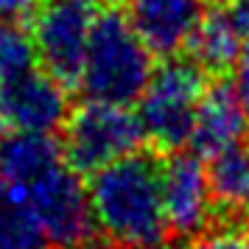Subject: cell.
<instances>
[{
    "label": "cell",
    "mask_w": 249,
    "mask_h": 249,
    "mask_svg": "<svg viewBox=\"0 0 249 249\" xmlns=\"http://www.w3.org/2000/svg\"><path fill=\"white\" fill-rule=\"evenodd\" d=\"M157 249H174V247H157Z\"/></svg>",
    "instance_id": "obj_20"
},
{
    "label": "cell",
    "mask_w": 249,
    "mask_h": 249,
    "mask_svg": "<svg viewBox=\"0 0 249 249\" xmlns=\"http://www.w3.org/2000/svg\"><path fill=\"white\" fill-rule=\"evenodd\" d=\"M95 227L112 249H157L168 232L162 207V160L135 151L90 179Z\"/></svg>",
    "instance_id": "obj_1"
},
{
    "label": "cell",
    "mask_w": 249,
    "mask_h": 249,
    "mask_svg": "<svg viewBox=\"0 0 249 249\" xmlns=\"http://www.w3.org/2000/svg\"><path fill=\"white\" fill-rule=\"evenodd\" d=\"M104 12V0H42L34 20L39 62L65 87L79 84L92 28Z\"/></svg>",
    "instance_id": "obj_5"
},
{
    "label": "cell",
    "mask_w": 249,
    "mask_h": 249,
    "mask_svg": "<svg viewBox=\"0 0 249 249\" xmlns=\"http://www.w3.org/2000/svg\"><path fill=\"white\" fill-rule=\"evenodd\" d=\"M202 3H207V6H221V3H230V0H202Z\"/></svg>",
    "instance_id": "obj_19"
},
{
    "label": "cell",
    "mask_w": 249,
    "mask_h": 249,
    "mask_svg": "<svg viewBox=\"0 0 249 249\" xmlns=\"http://www.w3.org/2000/svg\"><path fill=\"white\" fill-rule=\"evenodd\" d=\"M249 39V0H230L215 6L213 12L202 17L191 39L193 62L202 70H221L235 68L241 51Z\"/></svg>",
    "instance_id": "obj_10"
},
{
    "label": "cell",
    "mask_w": 249,
    "mask_h": 249,
    "mask_svg": "<svg viewBox=\"0 0 249 249\" xmlns=\"http://www.w3.org/2000/svg\"><path fill=\"white\" fill-rule=\"evenodd\" d=\"M196 249H249V227L227 224L218 230H207L202 232Z\"/></svg>",
    "instance_id": "obj_16"
},
{
    "label": "cell",
    "mask_w": 249,
    "mask_h": 249,
    "mask_svg": "<svg viewBox=\"0 0 249 249\" xmlns=\"http://www.w3.org/2000/svg\"><path fill=\"white\" fill-rule=\"evenodd\" d=\"M207 179L218 210L230 215H249V137L210 157Z\"/></svg>",
    "instance_id": "obj_13"
},
{
    "label": "cell",
    "mask_w": 249,
    "mask_h": 249,
    "mask_svg": "<svg viewBox=\"0 0 249 249\" xmlns=\"http://www.w3.org/2000/svg\"><path fill=\"white\" fill-rule=\"evenodd\" d=\"M232 87H235L238 98H241V104H244V109H247V115H249V39H247V45H244V51H241V56H238V62H235Z\"/></svg>",
    "instance_id": "obj_18"
},
{
    "label": "cell",
    "mask_w": 249,
    "mask_h": 249,
    "mask_svg": "<svg viewBox=\"0 0 249 249\" xmlns=\"http://www.w3.org/2000/svg\"><path fill=\"white\" fill-rule=\"evenodd\" d=\"M204 92L202 68L188 59L168 56L160 65L146 90L140 92L137 118L151 146L160 151H177L191 143L196 107Z\"/></svg>",
    "instance_id": "obj_3"
},
{
    "label": "cell",
    "mask_w": 249,
    "mask_h": 249,
    "mask_svg": "<svg viewBox=\"0 0 249 249\" xmlns=\"http://www.w3.org/2000/svg\"><path fill=\"white\" fill-rule=\"evenodd\" d=\"M36 210L45 241L53 249H92L95 247V215L90 191L81 185V174L68 160L48 171L42 179L25 188Z\"/></svg>",
    "instance_id": "obj_6"
},
{
    "label": "cell",
    "mask_w": 249,
    "mask_h": 249,
    "mask_svg": "<svg viewBox=\"0 0 249 249\" xmlns=\"http://www.w3.org/2000/svg\"><path fill=\"white\" fill-rule=\"evenodd\" d=\"M45 244L28 191L0 174V249H45Z\"/></svg>",
    "instance_id": "obj_14"
},
{
    "label": "cell",
    "mask_w": 249,
    "mask_h": 249,
    "mask_svg": "<svg viewBox=\"0 0 249 249\" xmlns=\"http://www.w3.org/2000/svg\"><path fill=\"white\" fill-rule=\"evenodd\" d=\"M162 207L168 230L179 238H196L207 232L213 218V191L202 157L193 151H171L162 162Z\"/></svg>",
    "instance_id": "obj_8"
},
{
    "label": "cell",
    "mask_w": 249,
    "mask_h": 249,
    "mask_svg": "<svg viewBox=\"0 0 249 249\" xmlns=\"http://www.w3.org/2000/svg\"><path fill=\"white\" fill-rule=\"evenodd\" d=\"M143 140V124L126 104L90 98L68 118L62 148L70 168L92 177L104 165L140 151Z\"/></svg>",
    "instance_id": "obj_4"
},
{
    "label": "cell",
    "mask_w": 249,
    "mask_h": 249,
    "mask_svg": "<svg viewBox=\"0 0 249 249\" xmlns=\"http://www.w3.org/2000/svg\"><path fill=\"white\" fill-rule=\"evenodd\" d=\"M249 115L244 104L238 98L232 84L215 81L210 87H204L196 118H193V132H191V146L199 157H213L221 148L232 146L238 140L247 137Z\"/></svg>",
    "instance_id": "obj_11"
},
{
    "label": "cell",
    "mask_w": 249,
    "mask_h": 249,
    "mask_svg": "<svg viewBox=\"0 0 249 249\" xmlns=\"http://www.w3.org/2000/svg\"><path fill=\"white\" fill-rule=\"evenodd\" d=\"M151 73V51L132 28L126 12L104 9L92 28L79 79L87 98L115 104L137 101Z\"/></svg>",
    "instance_id": "obj_2"
},
{
    "label": "cell",
    "mask_w": 249,
    "mask_h": 249,
    "mask_svg": "<svg viewBox=\"0 0 249 249\" xmlns=\"http://www.w3.org/2000/svg\"><path fill=\"white\" fill-rule=\"evenodd\" d=\"M36 59L39 53L34 34H28L17 23H0V81L34 70Z\"/></svg>",
    "instance_id": "obj_15"
},
{
    "label": "cell",
    "mask_w": 249,
    "mask_h": 249,
    "mask_svg": "<svg viewBox=\"0 0 249 249\" xmlns=\"http://www.w3.org/2000/svg\"><path fill=\"white\" fill-rule=\"evenodd\" d=\"M42 0H0V23H20L39 9Z\"/></svg>",
    "instance_id": "obj_17"
},
{
    "label": "cell",
    "mask_w": 249,
    "mask_h": 249,
    "mask_svg": "<svg viewBox=\"0 0 249 249\" xmlns=\"http://www.w3.org/2000/svg\"><path fill=\"white\" fill-rule=\"evenodd\" d=\"M68 87L42 70L0 81V132L53 135L68 121Z\"/></svg>",
    "instance_id": "obj_7"
},
{
    "label": "cell",
    "mask_w": 249,
    "mask_h": 249,
    "mask_svg": "<svg viewBox=\"0 0 249 249\" xmlns=\"http://www.w3.org/2000/svg\"><path fill=\"white\" fill-rule=\"evenodd\" d=\"M126 17L157 56H177L202 23V0H126Z\"/></svg>",
    "instance_id": "obj_9"
},
{
    "label": "cell",
    "mask_w": 249,
    "mask_h": 249,
    "mask_svg": "<svg viewBox=\"0 0 249 249\" xmlns=\"http://www.w3.org/2000/svg\"><path fill=\"white\" fill-rule=\"evenodd\" d=\"M65 162V148L53 135L42 132H0V174L17 182L20 188H31L48 171Z\"/></svg>",
    "instance_id": "obj_12"
}]
</instances>
